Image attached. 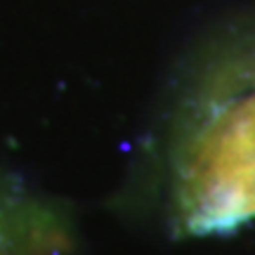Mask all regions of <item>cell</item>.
Listing matches in <instances>:
<instances>
[{
    "mask_svg": "<svg viewBox=\"0 0 255 255\" xmlns=\"http://www.w3.org/2000/svg\"><path fill=\"white\" fill-rule=\"evenodd\" d=\"M222 83L187 128L175 158V208L191 234L255 220V66Z\"/></svg>",
    "mask_w": 255,
    "mask_h": 255,
    "instance_id": "1",
    "label": "cell"
}]
</instances>
